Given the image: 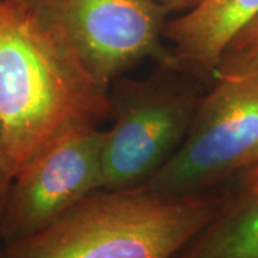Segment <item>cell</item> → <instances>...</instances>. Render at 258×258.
Segmentation results:
<instances>
[{
	"label": "cell",
	"instance_id": "cell-6",
	"mask_svg": "<svg viewBox=\"0 0 258 258\" xmlns=\"http://www.w3.org/2000/svg\"><path fill=\"white\" fill-rule=\"evenodd\" d=\"M103 138L99 126L72 129L19 171L0 218L2 242L36 234L101 189Z\"/></svg>",
	"mask_w": 258,
	"mask_h": 258
},
{
	"label": "cell",
	"instance_id": "cell-5",
	"mask_svg": "<svg viewBox=\"0 0 258 258\" xmlns=\"http://www.w3.org/2000/svg\"><path fill=\"white\" fill-rule=\"evenodd\" d=\"M25 2L63 35L106 88L145 59L176 63L171 47L164 45V26L171 12L155 0Z\"/></svg>",
	"mask_w": 258,
	"mask_h": 258
},
{
	"label": "cell",
	"instance_id": "cell-7",
	"mask_svg": "<svg viewBox=\"0 0 258 258\" xmlns=\"http://www.w3.org/2000/svg\"><path fill=\"white\" fill-rule=\"evenodd\" d=\"M257 15L258 0H201L166 20L164 39L184 71L212 82L225 46Z\"/></svg>",
	"mask_w": 258,
	"mask_h": 258
},
{
	"label": "cell",
	"instance_id": "cell-9",
	"mask_svg": "<svg viewBox=\"0 0 258 258\" xmlns=\"http://www.w3.org/2000/svg\"><path fill=\"white\" fill-rule=\"evenodd\" d=\"M258 71V15L235 33L222 52L215 78L241 76Z\"/></svg>",
	"mask_w": 258,
	"mask_h": 258
},
{
	"label": "cell",
	"instance_id": "cell-10",
	"mask_svg": "<svg viewBox=\"0 0 258 258\" xmlns=\"http://www.w3.org/2000/svg\"><path fill=\"white\" fill-rule=\"evenodd\" d=\"M159 5H162L164 8L172 12H178V13H185L188 10L194 9L201 0H155Z\"/></svg>",
	"mask_w": 258,
	"mask_h": 258
},
{
	"label": "cell",
	"instance_id": "cell-1",
	"mask_svg": "<svg viewBox=\"0 0 258 258\" xmlns=\"http://www.w3.org/2000/svg\"><path fill=\"white\" fill-rule=\"evenodd\" d=\"M111 119L109 88L25 0H0V159L12 179L69 131Z\"/></svg>",
	"mask_w": 258,
	"mask_h": 258
},
{
	"label": "cell",
	"instance_id": "cell-4",
	"mask_svg": "<svg viewBox=\"0 0 258 258\" xmlns=\"http://www.w3.org/2000/svg\"><path fill=\"white\" fill-rule=\"evenodd\" d=\"M258 164V71L212 81L175 155L142 186L188 195L230 184Z\"/></svg>",
	"mask_w": 258,
	"mask_h": 258
},
{
	"label": "cell",
	"instance_id": "cell-3",
	"mask_svg": "<svg viewBox=\"0 0 258 258\" xmlns=\"http://www.w3.org/2000/svg\"><path fill=\"white\" fill-rule=\"evenodd\" d=\"M204 93V81L178 63H158L145 79L118 78L109 89L101 189L147 184L184 142Z\"/></svg>",
	"mask_w": 258,
	"mask_h": 258
},
{
	"label": "cell",
	"instance_id": "cell-2",
	"mask_svg": "<svg viewBox=\"0 0 258 258\" xmlns=\"http://www.w3.org/2000/svg\"><path fill=\"white\" fill-rule=\"evenodd\" d=\"M227 197L228 184L188 195L99 189L36 234L2 242L0 258H174Z\"/></svg>",
	"mask_w": 258,
	"mask_h": 258
},
{
	"label": "cell",
	"instance_id": "cell-8",
	"mask_svg": "<svg viewBox=\"0 0 258 258\" xmlns=\"http://www.w3.org/2000/svg\"><path fill=\"white\" fill-rule=\"evenodd\" d=\"M174 258H258V164L231 181L221 210Z\"/></svg>",
	"mask_w": 258,
	"mask_h": 258
},
{
	"label": "cell",
	"instance_id": "cell-11",
	"mask_svg": "<svg viewBox=\"0 0 258 258\" xmlns=\"http://www.w3.org/2000/svg\"><path fill=\"white\" fill-rule=\"evenodd\" d=\"M12 181H13L12 176L9 175L8 169L5 168L2 159H0V218H2V214H3V208H5V204H6V198H8V194H9Z\"/></svg>",
	"mask_w": 258,
	"mask_h": 258
}]
</instances>
